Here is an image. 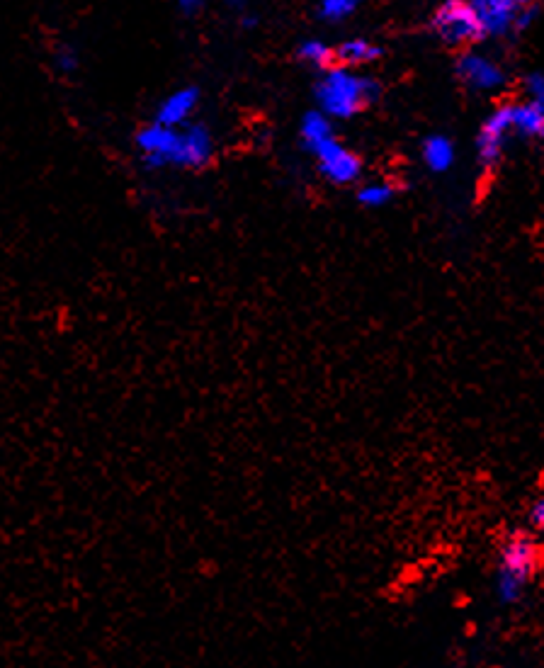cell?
I'll return each mask as SVG.
<instances>
[{
	"label": "cell",
	"instance_id": "cell-14",
	"mask_svg": "<svg viewBox=\"0 0 544 668\" xmlns=\"http://www.w3.org/2000/svg\"><path fill=\"white\" fill-rule=\"evenodd\" d=\"M423 163L433 173H445L450 171L452 163H455V144L450 139L442 137V134H433L423 141Z\"/></svg>",
	"mask_w": 544,
	"mask_h": 668
},
{
	"label": "cell",
	"instance_id": "cell-23",
	"mask_svg": "<svg viewBox=\"0 0 544 668\" xmlns=\"http://www.w3.org/2000/svg\"><path fill=\"white\" fill-rule=\"evenodd\" d=\"M226 3H229L231 8H243V3H246V0H226Z\"/></svg>",
	"mask_w": 544,
	"mask_h": 668
},
{
	"label": "cell",
	"instance_id": "cell-9",
	"mask_svg": "<svg viewBox=\"0 0 544 668\" xmlns=\"http://www.w3.org/2000/svg\"><path fill=\"white\" fill-rule=\"evenodd\" d=\"M457 76L467 88L479 90V93H493L506 83V73L496 61L486 59L484 54L467 52L459 56Z\"/></svg>",
	"mask_w": 544,
	"mask_h": 668
},
{
	"label": "cell",
	"instance_id": "cell-21",
	"mask_svg": "<svg viewBox=\"0 0 544 668\" xmlns=\"http://www.w3.org/2000/svg\"><path fill=\"white\" fill-rule=\"evenodd\" d=\"M175 5H178V10L183 15H197L202 10L204 0H173Z\"/></svg>",
	"mask_w": 544,
	"mask_h": 668
},
{
	"label": "cell",
	"instance_id": "cell-2",
	"mask_svg": "<svg viewBox=\"0 0 544 668\" xmlns=\"http://www.w3.org/2000/svg\"><path fill=\"white\" fill-rule=\"evenodd\" d=\"M540 564V547L530 535H513L503 542L496 566V598L501 605H515L523 598Z\"/></svg>",
	"mask_w": 544,
	"mask_h": 668
},
{
	"label": "cell",
	"instance_id": "cell-11",
	"mask_svg": "<svg viewBox=\"0 0 544 668\" xmlns=\"http://www.w3.org/2000/svg\"><path fill=\"white\" fill-rule=\"evenodd\" d=\"M510 117H513V132L527 139H544V105L535 100L525 103H510Z\"/></svg>",
	"mask_w": 544,
	"mask_h": 668
},
{
	"label": "cell",
	"instance_id": "cell-10",
	"mask_svg": "<svg viewBox=\"0 0 544 668\" xmlns=\"http://www.w3.org/2000/svg\"><path fill=\"white\" fill-rule=\"evenodd\" d=\"M484 27L486 37H503L515 27L518 18V5L513 0H469Z\"/></svg>",
	"mask_w": 544,
	"mask_h": 668
},
{
	"label": "cell",
	"instance_id": "cell-1",
	"mask_svg": "<svg viewBox=\"0 0 544 668\" xmlns=\"http://www.w3.org/2000/svg\"><path fill=\"white\" fill-rule=\"evenodd\" d=\"M382 88L370 76H360L353 69L333 66L323 71V78L316 83V100L319 110L331 120H350L357 112L367 110L379 98Z\"/></svg>",
	"mask_w": 544,
	"mask_h": 668
},
{
	"label": "cell",
	"instance_id": "cell-5",
	"mask_svg": "<svg viewBox=\"0 0 544 668\" xmlns=\"http://www.w3.org/2000/svg\"><path fill=\"white\" fill-rule=\"evenodd\" d=\"M217 154V144H214V134L207 124L190 122L180 127L178 146H175L173 168L180 171H202L214 161Z\"/></svg>",
	"mask_w": 544,
	"mask_h": 668
},
{
	"label": "cell",
	"instance_id": "cell-7",
	"mask_svg": "<svg viewBox=\"0 0 544 668\" xmlns=\"http://www.w3.org/2000/svg\"><path fill=\"white\" fill-rule=\"evenodd\" d=\"M510 132H513V117H510V103L498 105L496 110L486 117L476 137V151H479V161L486 168L496 166L501 161L503 149H506Z\"/></svg>",
	"mask_w": 544,
	"mask_h": 668
},
{
	"label": "cell",
	"instance_id": "cell-15",
	"mask_svg": "<svg viewBox=\"0 0 544 668\" xmlns=\"http://www.w3.org/2000/svg\"><path fill=\"white\" fill-rule=\"evenodd\" d=\"M49 61L51 69H54V73H59L61 78H73L83 66L81 49H78L73 42H68V39H59V42L51 47Z\"/></svg>",
	"mask_w": 544,
	"mask_h": 668
},
{
	"label": "cell",
	"instance_id": "cell-6",
	"mask_svg": "<svg viewBox=\"0 0 544 668\" xmlns=\"http://www.w3.org/2000/svg\"><path fill=\"white\" fill-rule=\"evenodd\" d=\"M314 158L316 163H319L323 178L333 185H353L362 173L360 156H357L355 151H350L345 144H340L336 137L321 144L319 149L314 151Z\"/></svg>",
	"mask_w": 544,
	"mask_h": 668
},
{
	"label": "cell",
	"instance_id": "cell-16",
	"mask_svg": "<svg viewBox=\"0 0 544 668\" xmlns=\"http://www.w3.org/2000/svg\"><path fill=\"white\" fill-rule=\"evenodd\" d=\"M297 56L302 64L316 71H328L336 66V49L328 47L326 42H319V39H306V42L299 44Z\"/></svg>",
	"mask_w": 544,
	"mask_h": 668
},
{
	"label": "cell",
	"instance_id": "cell-22",
	"mask_svg": "<svg viewBox=\"0 0 544 668\" xmlns=\"http://www.w3.org/2000/svg\"><path fill=\"white\" fill-rule=\"evenodd\" d=\"M513 3L518 5V8H535L537 0H513Z\"/></svg>",
	"mask_w": 544,
	"mask_h": 668
},
{
	"label": "cell",
	"instance_id": "cell-3",
	"mask_svg": "<svg viewBox=\"0 0 544 668\" xmlns=\"http://www.w3.org/2000/svg\"><path fill=\"white\" fill-rule=\"evenodd\" d=\"M430 30L447 47H469L484 39V27L469 0H445L430 18Z\"/></svg>",
	"mask_w": 544,
	"mask_h": 668
},
{
	"label": "cell",
	"instance_id": "cell-8",
	"mask_svg": "<svg viewBox=\"0 0 544 668\" xmlns=\"http://www.w3.org/2000/svg\"><path fill=\"white\" fill-rule=\"evenodd\" d=\"M202 90L197 86H180L173 93H168L161 100L153 112V122L163 124V127H185L192 122L195 112L200 110Z\"/></svg>",
	"mask_w": 544,
	"mask_h": 668
},
{
	"label": "cell",
	"instance_id": "cell-20",
	"mask_svg": "<svg viewBox=\"0 0 544 668\" xmlns=\"http://www.w3.org/2000/svg\"><path fill=\"white\" fill-rule=\"evenodd\" d=\"M530 525L544 535V496L537 498L530 508Z\"/></svg>",
	"mask_w": 544,
	"mask_h": 668
},
{
	"label": "cell",
	"instance_id": "cell-4",
	"mask_svg": "<svg viewBox=\"0 0 544 668\" xmlns=\"http://www.w3.org/2000/svg\"><path fill=\"white\" fill-rule=\"evenodd\" d=\"M178 134L180 127H163L158 122H149L144 127H139V132L134 134V149L139 154L141 166L149 168V171H166L173 168V156L175 146H178Z\"/></svg>",
	"mask_w": 544,
	"mask_h": 668
},
{
	"label": "cell",
	"instance_id": "cell-12",
	"mask_svg": "<svg viewBox=\"0 0 544 668\" xmlns=\"http://www.w3.org/2000/svg\"><path fill=\"white\" fill-rule=\"evenodd\" d=\"M382 56V49L377 44H372L370 39L357 37V39H348L336 49V64L343 66V69H362V66L374 64V61Z\"/></svg>",
	"mask_w": 544,
	"mask_h": 668
},
{
	"label": "cell",
	"instance_id": "cell-17",
	"mask_svg": "<svg viewBox=\"0 0 544 668\" xmlns=\"http://www.w3.org/2000/svg\"><path fill=\"white\" fill-rule=\"evenodd\" d=\"M394 195H396L394 185L387 183V180H377V183H367L357 190V202H360L362 207L379 209L387 207L389 202L394 200Z\"/></svg>",
	"mask_w": 544,
	"mask_h": 668
},
{
	"label": "cell",
	"instance_id": "cell-18",
	"mask_svg": "<svg viewBox=\"0 0 544 668\" xmlns=\"http://www.w3.org/2000/svg\"><path fill=\"white\" fill-rule=\"evenodd\" d=\"M362 0H321L319 15L326 22H340L360 8Z\"/></svg>",
	"mask_w": 544,
	"mask_h": 668
},
{
	"label": "cell",
	"instance_id": "cell-19",
	"mask_svg": "<svg viewBox=\"0 0 544 668\" xmlns=\"http://www.w3.org/2000/svg\"><path fill=\"white\" fill-rule=\"evenodd\" d=\"M525 93L527 100H535V103L544 105V73H532V76H527Z\"/></svg>",
	"mask_w": 544,
	"mask_h": 668
},
{
	"label": "cell",
	"instance_id": "cell-13",
	"mask_svg": "<svg viewBox=\"0 0 544 668\" xmlns=\"http://www.w3.org/2000/svg\"><path fill=\"white\" fill-rule=\"evenodd\" d=\"M299 137H302L304 149L309 151V154H314L321 144H326L328 139L336 137V134H333L331 117L323 115L321 110L306 112L302 124H299Z\"/></svg>",
	"mask_w": 544,
	"mask_h": 668
}]
</instances>
